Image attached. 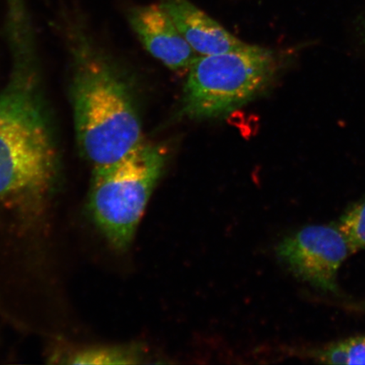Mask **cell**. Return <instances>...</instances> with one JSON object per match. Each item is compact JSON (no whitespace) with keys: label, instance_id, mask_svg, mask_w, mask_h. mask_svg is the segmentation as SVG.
<instances>
[{"label":"cell","instance_id":"cell-10","mask_svg":"<svg viewBox=\"0 0 365 365\" xmlns=\"http://www.w3.org/2000/svg\"><path fill=\"white\" fill-rule=\"evenodd\" d=\"M337 227L348 243L351 254L365 250V198L346 209Z\"/></svg>","mask_w":365,"mask_h":365},{"label":"cell","instance_id":"cell-11","mask_svg":"<svg viewBox=\"0 0 365 365\" xmlns=\"http://www.w3.org/2000/svg\"><path fill=\"white\" fill-rule=\"evenodd\" d=\"M361 35L363 36V39L365 40V18L364 19L361 21Z\"/></svg>","mask_w":365,"mask_h":365},{"label":"cell","instance_id":"cell-7","mask_svg":"<svg viewBox=\"0 0 365 365\" xmlns=\"http://www.w3.org/2000/svg\"><path fill=\"white\" fill-rule=\"evenodd\" d=\"M161 6L198 56L234 51L245 44L190 0H163Z\"/></svg>","mask_w":365,"mask_h":365},{"label":"cell","instance_id":"cell-5","mask_svg":"<svg viewBox=\"0 0 365 365\" xmlns=\"http://www.w3.org/2000/svg\"><path fill=\"white\" fill-rule=\"evenodd\" d=\"M277 257L299 279L336 293L339 269L352 255L337 225H309L282 240Z\"/></svg>","mask_w":365,"mask_h":365},{"label":"cell","instance_id":"cell-6","mask_svg":"<svg viewBox=\"0 0 365 365\" xmlns=\"http://www.w3.org/2000/svg\"><path fill=\"white\" fill-rule=\"evenodd\" d=\"M128 19L148 53L171 70L188 68L199 56L161 4L131 8Z\"/></svg>","mask_w":365,"mask_h":365},{"label":"cell","instance_id":"cell-3","mask_svg":"<svg viewBox=\"0 0 365 365\" xmlns=\"http://www.w3.org/2000/svg\"><path fill=\"white\" fill-rule=\"evenodd\" d=\"M168 158L164 145L143 141L117 161L94 168L89 210L114 248L130 245Z\"/></svg>","mask_w":365,"mask_h":365},{"label":"cell","instance_id":"cell-1","mask_svg":"<svg viewBox=\"0 0 365 365\" xmlns=\"http://www.w3.org/2000/svg\"><path fill=\"white\" fill-rule=\"evenodd\" d=\"M31 54L26 44L16 46L11 79L0 93V200L7 202L42 197L57 172Z\"/></svg>","mask_w":365,"mask_h":365},{"label":"cell","instance_id":"cell-2","mask_svg":"<svg viewBox=\"0 0 365 365\" xmlns=\"http://www.w3.org/2000/svg\"><path fill=\"white\" fill-rule=\"evenodd\" d=\"M73 61L77 140L94 168L107 165L143 143L134 91L115 65L88 43L73 48Z\"/></svg>","mask_w":365,"mask_h":365},{"label":"cell","instance_id":"cell-9","mask_svg":"<svg viewBox=\"0 0 365 365\" xmlns=\"http://www.w3.org/2000/svg\"><path fill=\"white\" fill-rule=\"evenodd\" d=\"M140 351L135 348H93L72 354L71 364H133L139 363Z\"/></svg>","mask_w":365,"mask_h":365},{"label":"cell","instance_id":"cell-4","mask_svg":"<svg viewBox=\"0 0 365 365\" xmlns=\"http://www.w3.org/2000/svg\"><path fill=\"white\" fill-rule=\"evenodd\" d=\"M182 113L193 120L227 115L253 101L272 84L280 68L272 50L245 43L213 56H199L190 66Z\"/></svg>","mask_w":365,"mask_h":365},{"label":"cell","instance_id":"cell-8","mask_svg":"<svg viewBox=\"0 0 365 365\" xmlns=\"http://www.w3.org/2000/svg\"><path fill=\"white\" fill-rule=\"evenodd\" d=\"M305 358L329 364H365V336L303 351Z\"/></svg>","mask_w":365,"mask_h":365}]
</instances>
